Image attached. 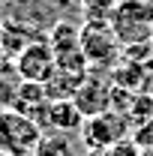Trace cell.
<instances>
[{"label":"cell","instance_id":"1","mask_svg":"<svg viewBox=\"0 0 153 156\" xmlns=\"http://www.w3.org/2000/svg\"><path fill=\"white\" fill-rule=\"evenodd\" d=\"M108 24L123 48L144 45L150 42L153 33V3L150 0H120L114 12L108 15Z\"/></svg>","mask_w":153,"mask_h":156},{"label":"cell","instance_id":"2","mask_svg":"<svg viewBox=\"0 0 153 156\" xmlns=\"http://www.w3.org/2000/svg\"><path fill=\"white\" fill-rule=\"evenodd\" d=\"M45 129L15 108H0V150L6 156L33 153Z\"/></svg>","mask_w":153,"mask_h":156},{"label":"cell","instance_id":"3","mask_svg":"<svg viewBox=\"0 0 153 156\" xmlns=\"http://www.w3.org/2000/svg\"><path fill=\"white\" fill-rule=\"evenodd\" d=\"M81 51L90 63V69H105L114 66L123 57V45L114 36L108 21H87L81 27Z\"/></svg>","mask_w":153,"mask_h":156},{"label":"cell","instance_id":"4","mask_svg":"<svg viewBox=\"0 0 153 156\" xmlns=\"http://www.w3.org/2000/svg\"><path fill=\"white\" fill-rule=\"evenodd\" d=\"M132 135V123L126 120V114H120V111H105V114H96V117H87L84 120V126H81V144L87 147V150H108L111 144L117 141H123V138Z\"/></svg>","mask_w":153,"mask_h":156},{"label":"cell","instance_id":"5","mask_svg":"<svg viewBox=\"0 0 153 156\" xmlns=\"http://www.w3.org/2000/svg\"><path fill=\"white\" fill-rule=\"evenodd\" d=\"M12 63H15V69H18V75L24 81H36V84H45L48 78L54 75V69H57V57H54L48 39L30 42Z\"/></svg>","mask_w":153,"mask_h":156},{"label":"cell","instance_id":"6","mask_svg":"<svg viewBox=\"0 0 153 156\" xmlns=\"http://www.w3.org/2000/svg\"><path fill=\"white\" fill-rule=\"evenodd\" d=\"M72 99H75V105L81 108L84 117L105 114V111L114 108V84H108V78L102 75V72H93L90 69Z\"/></svg>","mask_w":153,"mask_h":156},{"label":"cell","instance_id":"7","mask_svg":"<svg viewBox=\"0 0 153 156\" xmlns=\"http://www.w3.org/2000/svg\"><path fill=\"white\" fill-rule=\"evenodd\" d=\"M36 39H42L33 30V27H27V24H21V21L15 18H6L3 24H0V51H3V57L6 60H15L30 45V42H36Z\"/></svg>","mask_w":153,"mask_h":156},{"label":"cell","instance_id":"8","mask_svg":"<svg viewBox=\"0 0 153 156\" xmlns=\"http://www.w3.org/2000/svg\"><path fill=\"white\" fill-rule=\"evenodd\" d=\"M87 117L81 114V108L75 105V99H51L48 108V132H81Z\"/></svg>","mask_w":153,"mask_h":156},{"label":"cell","instance_id":"9","mask_svg":"<svg viewBox=\"0 0 153 156\" xmlns=\"http://www.w3.org/2000/svg\"><path fill=\"white\" fill-rule=\"evenodd\" d=\"M33 156H78V147H75V141L69 135H63V132H45L39 138Z\"/></svg>","mask_w":153,"mask_h":156},{"label":"cell","instance_id":"10","mask_svg":"<svg viewBox=\"0 0 153 156\" xmlns=\"http://www.w3.org/2000/svg\"><path fill=\"white\" fill-rule=\"evenodd\" d=\"M132 141L141 147V153L153 150V120H150V123H141V126H135V129H132Z\"/></svg>","mask_w":153,"mask_h":156},{"label":"cell","instance_id":"11","mask_svg":"<svg viewBox=\"0 0 153 156\" xmlns=\"http://www.w3.org/2000/svg\"><path fill=\"white\" fill-rule=\"evenodd\" d=\"M102 156H141V147L129 135V138H123V141H117V144H111L108 150H102Z\"/></svg>","mask_w":153,"mask_h":156},{"label":"cell","instance_id":"12","mask_svg":"<svg viewBox=\"0 0 153 156\" xmlns=\"http://www.w3.org/2000/svg\"><path fill=\"white\" fill-rule=\"evenodd\" d=\"M87 156H102V150H87Z\"/></svg>","mask_w":153,"mask_h":156},{"label":"cell","instance_id":"13","mask_svg":"<svg viewBox=\"0 0 153 156\" xmlns=\"http://www.w3.org/2000/svg\"><path fill=\"white\" fill-rule=\"evenodd\" d=\"M147 84H150V87H147V93H150V96H153V78H150V81H147Z\"/></svg>","mask_w":153,"mask_h":156},{"label":"cell","instance_id":"14","mask_svg":"<svg viewBox=\"0 0 153 156\" xmlns=\"http://www.w3.org/2000/svg\"><path fill=\"white\" fill-rule=\"evenodd\" d=\"M141 156H153V150H147V153H141Z\"/></svg>","mask_w":153,"mask_h":156},{"label":"cell","instance_id":"15","mask_svg":"<svg viewBox=\"0 0 153 156\" xmlns=\"http://www.w3.org/2000/svg\"><path fill=\"white\" fill-rule=\"evenodd\" d=\"M0 156H6V153H3V150H0Z\"/></svg>","mask_w":153,"mask_h":156},{"label":"cell","instance_id":"16","mask_svg":"<svg viewBox=\"0 0 153 156\" xmlns=\"http://www.w3.org/2000/svg\"><path fill=\"white\" fill-rule=\"evenodd\" d=\"M24 156H33V153H24Z\"/></svg>","mask_w":153,"mask_h":156},{"label":"cell","instance_id":"17","mask_svg":"<svg viewBox=\"0 0 153 156\" xmlns=\"http://www.w3.org/2000/svg\"><path fill=\"white\" fill-rule=\"evenodd\" d=\"M150 42H153V33H150Z\"/></svg>","mask_w":153,"mask_h":156},{"label":"cell","instance_id":"18","mask_svg":"<svg viewBox=\"0 0 153 156\" xmlns=\"http://www.w3.org/2000/svg\"><path fill=\"white\" fill-rule=\"evenodd\" d=\"M9 3H12V0H9Z\"/></svg>","mask_w":153,"mask_h":156},{"label":"cell","instance_id":"19","mask_svg":"<svg viewBox=\"0 0 153 156\" xmlns=\"http://www.w3.org/2000/svg\"><path fill=\"white\" fill-rule=\"evenodd\" d=\"M117 3H120V0H117Z\"/></svg>","mask_w":153,"mask_h":156},{"label":"cell","instance_id":"20","mask_svg":"<svg viewBox=\"0 0 153 156\" xmlns=\"http://www.w3.org/2000/svg\"><path fill=\"white\" fill-rule=\"evenodd\" d=\"M150 3H153V0H150Z\"/></svg>","mask_w":153,"mask_h":156}]
</instances>
